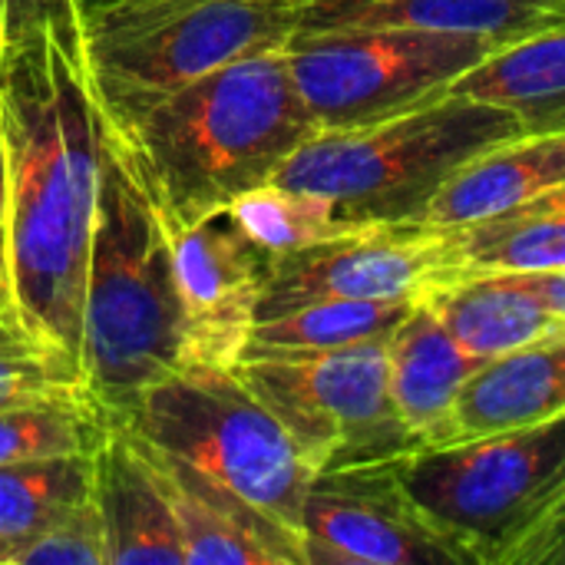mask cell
Listing matches in <instances>:
<instances>
[{
    "instance_id": "9",
    "label": "cell",
    "mask_w": 565,
    "mask_h": 565,
    "mask_svg": "<svg viewBox=\"0 0 565 565\" xmlns=\"http://www.w3.org/2000/svg\"><path fill=\"white\" fill-rule=\"evenodd\" d=\"M387 341L324 354L245 358L235 374L281 420L315 470L394 463L420 450L391 397Z\"/></svg>"
},
{
    "instance_id": "28",
    "label": "cell",
    "mask_w": 565,
    "mask_h": 565,
    "mask_svg": "<svg viewBox=\"0 0 565 565\" xmlns=\"http://www.w3.org/2000/svg\"><path fill=\"white\" fill-rule=\"evenodd\" d=\"M513 565H565V503L523 543Z\"/></svg>"
},
{
    "instance_id": "10",
    "label": "cell",
    "mask_w": 565,
    "mask_h": 565,
    "mask_svg": "<svg viewBox=\"0 0 565 565\" xmlns=\"http://www.w3.org/2000/svg\"><path fill=\"white\" fill-rule=\"evenodd\" d=\"M463 271L447 228L358 225L268 258L258 321L315 301H424L437 285Z\"/></svg>"
},
{
    "instance_id": "12",
    "label": "cell",
    "mask_w": 565,
    "mask_h": 565,
    "mask_svg": "<svg viewBox=\"0 0 565 565\" xmlns=\"http://www.w3.org/2000/svg\"><path fill=\"white\" fill-rule=\"evenodd\" d=\"M169 235L185 315L189 367L232 371L258 321L268 255L225 209L192 225H169Z\"/></svg>"
},
{
    "instance_id": "4",
    "label": "cell",
    "mask_w": 565,
    "mask_h": 565,
    "mask_svg": "<svg viewBox=\"0 0 565 565\" xmlns=\"http://www.w3.org/2000/svg\"><path fill=\"white\" fill-rule=\"evenodd\" d=\"M523 132L507 109L447 93L381 122L318 129L271 182L324 195L358 225H420L467 159Z\"/></svg>"
},
{
    "instance_id": "21",
    "label": "cell",
    "mask_w": 565,
    "mask_h": 565,
    "mask_svg": "<svg viewBox=\"0 0 565 565\" xmlns=\"http://www.w3.org/2000/svg\"><path fill=\"white\" fill-rule=\"evenodd\" d=\"M447 232L467 271L530 275L565 268V189Z\"/></svg>"
},
{
    "instance_id": "7",
    "label": "cell",
    "mask_w": 565,
    "mask_h": 565,
    "mask_svg": "<svg viewBox=\"0 0 565 565\" xmlns=\"http://www.w3.org/2000/svg\"><path fill=\"white\" fill-rule=\"evenodd\" d=\"M119 424L285 526H301V507L318 470L235 367H182L149 384Z\"/></svg>"
},
{
    "instance_id": "3",
    "label": "cell",
    "mask_w": 565,
    "mask_h": 565,
    "mask_svg": "<svg viewBox=\"0 0 565 565\" xmlns=\"http://www.w3.org/2000/svg\"><path fill=\"white\" fill-rule=\"evenodd\" d=\"M119 129L166 222L192 225L271 182L318 122L295 86L285 46H271L156 96Z\"/></svg>"
},
{
    "instance_id": "26",
    "label": "cell",
    "mask_w": 565,
    "mask_h": 565,
    "mask_svg": "<svg viewBox=\"0 0 565 565\" xmlns=\"http://www.w3.org/2000/svg\"><path fill=\"white\" fill-rule=\"evenodd\" d=\"M83 387L79 374L60 361L13 311L0 315V411ZM86 391V387H83Z\"/></svg>"
},
{
    "instance_id": "29",
    "label": "cell",
    "mask_w": 565,
    "mask_h": 565,
    "mask_svg": "<svg viewBox=\"0 0 565 565\" xmlns=\"http://www.w3.org/2000/svg\"><path fill=\"white\" fill-rule=\"evenodd\" d=\"M526 281L533 285V291L540 295V301L565 321V268H553V271H530Z\"/></svg>"
},
{
    "instance_id": "31",
    "label": "cell",
    "mask_w": 565,
    "mask_h": 565,
    "mask_svg": "<svg viewBox=\"0 0 565 565\" xmlns=\"http://www.w3.org/2000/svg\"><path fill=\"white\" fill-rule=\"evenodd\" d=\"M7 222V156H3V139H0V225Z\"/></svg>"
},
{
    "instance_id": "19",
    "label": "cell",
    "mask_w": 565,
    "mask_h": 565,
    "mask_svg": "<svg viewBox=\"0 0 565 565\" xmlns=\"http://www.w3.org/2000/svg\"><path fill=\"white\" fill-rule=\"evenodd\" d=\"M424 305L477 358L490 361L563 328L516 271H463L437 285Z\"/></svg>"
},
{
    "instance_id": "22",
    "label": "cell",
    "mask_w": 565,
    "mask_h": 565,
    "mask_svg": "<svg viewBox=\"0 0 565 565\" xmlns=\"http://www.w3.org/2000/svg\"><path fill=\"white\" fill-rule=\"evenodd\" d=\"M417 301H315L255 321L245 358L324 354L377 338H391Z\"/></svg>"
},
{
    "instance_id": "13",
    "label": "cell",
    "mask_w": 565,
    "mask_h": 565,
    "mask_svg": "<svg viewBox=\"0 0 565 565\" xmlns=\"http://www.w3.org/2000/svg\"><path fill=\"white\" fill-rule=\"evenodd\" d=\"M185 550V565H308L301 533L192 463L146 444Z\"/></svg>"
},
{
    "instance_id": "17",
    "label": "cell",
    "mask_w": 565,
    "mask_h": 565,
    "mask_svg": "<svg viewBox=\"0 0 565 565\" xmlns=\"http://www.w3.org/2000/svg\"><path fill=\"white\" fill-rule=\"evenodd\" d=\"M565 414V324L483 361L454 411V444L533 427Z\"/></svg>"
},
{
    "instance_id": "8",
    "label": "cell",
    "mask_w": 565,
    "mask_h": 565,
    "mask_svg": "<svg viewBox=\"0 0 565 565\" xmlns=\"http://www.w3.org/2000/svg\"><path fill=\"white\" fill-rule=\"evenodd\" d=\"M500 43L417 26L295 30L285 56L318 129H351L427 106Z\"/></svg>"
},
{
    "instance_id": "5",
    "label": "cell",
    "mask_w": 565,
    "mask_h": 565,
    "mask_svg": "<svg viewBox=\"0 0 565 565\" xmlns=\"http://www.w3.org/2000/svg\"><path fill=\"white\" fill-rule=\"evenodd\" d=\"M308 0H83L86 56L113 122L255 50L285 46Z\"/></svg>"
},
{
    "instance_id": "27",
    "label": "cell",
    "mask_w": 565,
    "mask_h": 565,
    "mask_svg": "<svg viewBox=\"0 0 565 565\" xmlns=\"http://www.w3.org/2000/svg\"><path fill=\"white\" fill-rule=\"evenodd\" d=\"M10 565H109L106 536L93 497L56 516L20 550H13Z\"/></svg>"
},
{
    "instance_id": "30",
    "label": "cell",
    "mask_w": 565,
    "mask_h": 565,
    "mask_svg": "<svg viewBox=\"0 0 565 565\" xmlns=\"http://www.w3.org/2000/svg\"><path fill=\"white\" fill-rule=\"evenodd\" d=\"M13 311L10 305V258H7V228L0 225V315Z\"/></svg>"
},
{
    "instance_id": "15",
    "label": "cell",
    "mask_w": 565,
    "mask_h": 565,
    "mask_svg": "<svg viewBox=\"0 0 565 565\" xmlns=\"http://www.w3.org/2000/svg\"><path fill=\"white\" fill-rule=\"evenodd\" d=\"M391 397L397 417L420 450L454 444V411L463 384L483 367L430 311L417 301L387 341Z\"/></svg>"
},
{
    "instance_id": "25",
    "label": "cell",
    "mask_w": 565,
    "mask_h": 565,
    "mask_svg": "<svg viewBox=\"0 0 565 565\" xmlns=\"http://www.w3.org/2000/svg\"><path fill=\"white\" fill-rule=\"evenodd\" d=\"M235 225L268 255H288L308 245H318L324 238L344 235L358 228V222H348L331 199L291 189L281 182H265L258 189H248L225 209Z\"/></svg>"
},
{
    "instance_id": "24",
    "label": "cell",
    "mask_w": 565,
    "mask_h": 565,
    "mask_svg": "<svg viewBox=\"0 0 565 565\" xmlns=\"http://www.w3.org/2000/svg\"><path fill=\"white\" fill-rule=\"evenodd\" d=\"M106 434L109 417L83 387L46 394L0 411V467L43 457L96 454Z\"/></svg>"
},
{
    "instance_id": "20",
    "label": "cell",
    "mask_w": 565,
    "mask_h": 565,
    "mask_svg": "<svg viewBox=\"0 0 565 565\" xmlns=\"http://www.w3.org/2000/svg\"><path fill=\"white\" fill-rule=\"evenodd\" d=\"M450 93L507 109L526 132H565V23L497 46Z\"/></svg>"
},
{
    "instance_id": "14",
    "label": "cell",
    "mask_w": 565,
    "mask_h": 565,
    "mask_svg": "<svg viewBox=\"0 0 565 565\" xmlns=\"http://www.w3.org/2000/svg\"><path fill=\"white\" fill-rule=\"evenodd\" d=\"M93 503L109 565H185L179 523L146 444L122 424L93 454Z\"/></svg>"
},
{
    "instance_id": "2",
    "label": "cell",
    "mask_w": 565,
    "mask_h": 565,
    "mask_svg": "<svg viewBox=\"0 0 565 565\" xmlns=\"http://www.w3.org/2000/svg\"><path fill=\"white\" fill-rule=\"evenodd\" d=\"M189 367L185 315L166 212L109 119L89 232L79 381L109 424L156 381Z\"/></svg>"
},
{
    "instance_id": "23",
    "label": "cell",
    "mask_w": 565,
    "mask_h": 565,
    "mask_svg": "<svg viewBox=\"0 0 565 565\" xmlns=\"http://www.w3.org/2000/svg\"><path fill=\"white\" fill-rule=\"evenodd\" d=\"M93 497V454L43 457L0 467V546L3 565L13 550L56 516Z\"/></svg>"
},
{
    "instance_id": "1",
    "label": "cell",
    "mask_w": 565,
    "mask_h": 565,
    "mask_svg": "<svg viewBox=\"0 0 565 565\" xmlns=\"http://www.w3.org/2000/svg\"><path fill=\"white\" fill-rule=\"evenodd\" d=\"M106 126L83 0H0L10 305L76 374Z\"/></svg>"
},
{
    "instance_id": "18",
    "label": "cell",
    "mask_w": 565,
    "mask_h": 565,
    "mask_svg": "<svg viewBox=\"0 0 565 565\" xmlns=\"http://www.w3.org/2000/svg\"><path fill=\"white\" fill-rule=\"evenodd\" d=\"M563 23L565 0H308L298 30L417 26L487 36L507 46Z\"/></svg>"
},
{
    "instance_id": "16",
    "label": "cell",
    "mask_w": 565,
    "mask_h": 565,
    "mask_svg": "<svg viewBox=\"0 0 565 565\" xmlns=\"http://www.w3.org/2000/svg\"><path fill=\"white\" fill-rule=\"evenodd\" d=\"M556 189H565V132H523L467 159L434 195L420 225H473Z\"/></svg>"
},
{
    "instance_id": "32",
    "label": "cell",
    "mask_w": 565,
    "mask_h": 565,
    "mask_svg": "<svg viewBox=\"0 0 565 565\" xmlns=\"http://www.w3.org/2000/svg\"><path fill=\"white\" fill-rule=\"evenodd\" d=\"M0 565H3V546H0Z\"/></svg>"
},
{
    "instance_id": "6",
    "label": "cell",
    "mask_w": 565,
    "mask_h": 565,
    "mask_svg": "<svg viewBox=\"0 0 565 565\" xmlns=\"http://www.w3.org/2000/svg\"><path fill=\"white\" fill-rule=\"evenodd\" d=\"M424 520L460 563L513 565L565 503V414L397 460Z\"/></svg>"
},
{
    "instance_id": "11",
    "label": "cell",
    "mask_w": 565,
    "mask_h": 565,
    "mask_svg": "<svg viewBox=\"0 0 565 565\" xmlns=\"http://www.w3.org/2000/svg\"><path fill=\"white\" fill-rule=\"evenodd\" d=\"M298 533L308 565L460 563L404 490L397 460L318 470Z\"/></svg>"
}]
</instances>
